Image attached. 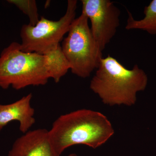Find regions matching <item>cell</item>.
Returning <instances> with one entry per match:
<instances>
[{
  "label": "cell",
  "mask_w": 156,
  "mask_h": 156,
  "mask_svg": "<svg viewBox=\"0 0 156 156\" xmlns=\"http://www.w3.org/2000/svg\"><path fill=\"white\" fill-rule=\"evenodd\" d=\"M8 2L14 5L23 14L28 16L30 20L29 24L35 26L40 18L36 2L35 0H8Z\"/></svg>",
  "instance_id": "cell-11"
},
{
  "label": "cell",
  "mask_w": 156,
  "mask_h": 156,
  "mask_svg": "<svg viewBox=\"0 0 156 156\" xmlns=\"http://www.w3.org/2000/svg\"><path fill=\"white\" fill-rule=\"evenodd\" d=\"M32 97L30 93L13 103L0 104V131L9 123L17 121L20 131L24 134L28 132L36 122L35 110L31 105Z\"/></svg>",
  "instance_id": "cell-8"
},
{
  "label": "cell",
  "mask_w": 156,
  "mask_h": 156,
  "mask_svg": "<svg viewBox=\"0 0 156 156\" xmlns=\"http://www.w3.org/2000/svg\"><path fill=\"white\" fill-rule=\"evenodd\" d=\"M128 18L126 29L127 30H140L151 35H156V0H153L144 11V17L137 20L128 10Z\"/></svg>",
  "instance_id": "cell-10"
},
{
  "label": "cell",
  "mask_w": 156,
  "mask_h": 156,
  "mask_svg": "<svg viewBox=\"0 0 156 156\" xmlns=\"http://www.w3.org/2000/svg\"><path fill=\"white\" fill-rule=\"evenodd\" d=\"M50 79L46 57L23 52L20 44L11 43L0 54V87L16 90L29 86H44Z\"/></svg>",
  "instance_id": "cell-3"
},
{
  "label": "cell",
  "mask_w": 156,
  "mask_h": 156,
  "mask_svg": "<svg viewBox=\"0 0 156 156\" xmlns=\"http://www.w3.org/2000/svg\"><path fill=\"white\" fill-rule=\"evenodd\" d=\"M44 55L49 68L50 79H53L56 83H58L69 70L70 69V66L62 51L61 45L59 44Z\"/></svg>",
  "instance_id": "cell-9"
},
{
  "label": "cell",
  "mask_w": 156,
  "mask_h": 156,
  "mask_svg": "<svg viewBox=\"0 0 156 156\" xmlns=\"http://www.w3.org/2000/svg\"><path fill=\"white\" fill-rule=\"evenodd\" d=\"M50 140L49 131H29L14 143L8 156H60Z\"/></svg>",
  "instance_id": "cell-7"
},
{
  "label": "cell",
  "mask_w": 156,
  "mask_h": 156,
  "mask_svg": "<svg viewBox=\"0 0 156 156\" xmlns=\"http://www.w3.org/2000/svg\"><path fill=\"white\" fill-rule=\"evenodd\" d=\"M147 83V75L137 64L128 69L108 55L101 60L90 88L104 104L131 106L136 103L137 93L144 91Z\"/></svg>",
  "instance_id": "cell-2"
},
{
  "label": "cell",
  "mask_w": 156,
  "mask_h": 156,
  "mask_svg": "<svg viewBox=\"0 0 156 156\" xmlns=\"http://www.w3.org/2000/svg\"><path fill=\"white\" fill-rule=\"evenodd\" d=\"M67 156H79L77 154H76L73 153L69 154V155H68Z\"/></svg>",
  "instance_id": "cell-12"
},
{
  "label": "cell",
  "mask_w": 156,
  "mask_h": 156,
  "mask_svg": "<svg viewBox=\"0 0 156 156\" xmlns=\"http://www.w3.org/2000/svg\"><path fill=\"white\" fill-rule=\"evenodd\" d=\"M88 17L82 12L71 25L61 46L72 73L82 78L89 77L102 59V50L92 35Z\"/></svg>",
  "instance_id": "cell-4"
},
{
  "label": "cell",
  "mask_w": 156,
  "mask_h": 156,
  "mask_svg": "<svg viewBox=\"0 0 156 156\" xmlns=\"http://www.w3.org/2000/svg\"><path fill=\"white\" fill-rule=\"evenodd\" d=\"M82 12L91 23L92 35L103 51L120 25L119 8L110 0H82Z\"/></svg>",
  "instance_id": "cell-6"
},
{
  "label": "cell",
  "mask_w": 156,
  "mask_h": 156,
  "mask_svg": "<svg viewBox=\"0 0 156 156\" xmlns=\"http://www.w3.org/2000/svg\"><path fill=\"white\" fill-rule=\"evenodd\" d=\"M77 2L68 1L66 12L58 20L42 17L35 26L23 25L20 31L22 51L44 55L58 47L76 19Z\"/></svg>",
  "instance_id": "cell-5"
},
{
  "label": "cell",
  "mask_w": 156,
  "mask_h": 156,
  "mask_svg": "<svg viewBox=\"0 0 156 156\" xmlns=\"http://www.w3.org/2000/svg\"><path fill=\"white\" fill-rule=\"evenodd\" d=\"M114 134V129L106 116L87 109L62 115L49 131L51 142L60 155L67 148L78 144L97 148Z\"/></svg>",
  "instance_id": "cell-1"
}]
</instances>
